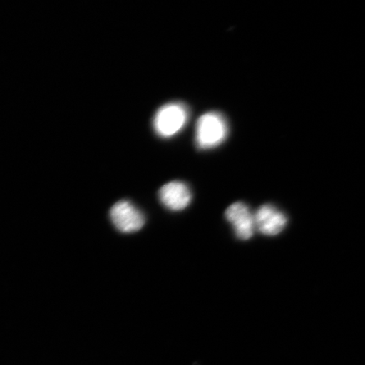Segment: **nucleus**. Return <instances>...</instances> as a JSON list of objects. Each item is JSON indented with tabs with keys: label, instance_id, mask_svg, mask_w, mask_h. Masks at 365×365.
<instances>
[{
	"label": "nucleus",
	"instance_id": "20e7f679",
	"mask_svg": "<svg viewBox=\"0 0 365 365\" xmlns=\"http://www.w3.org/2000/svg\"><path fill=\"white\" fill-rule=\"evenodd\" d=\"M227 221L234 228L237 238L248 240L252 238L255 230V215L247 205L235 202L228 207L225 212Z\"/></svg>",
	"mask_w": 365,
	"mask_h": 365
},
{
	"label": "nucleus",
	"instance_id": "f257e3e1",
	"mask_svg": "<svg viewBox=\"0 0 365 365\" xmlns=\"http://www.w3.org/2000/svg\"><path fill=\"white\" fill-rule=\"evenodd\" d=\"M228 135L227 121L222 113L209 112L200 116L195 127V143L202 150L222 144Z\"/></svg>",
	"mask_w": 365,
	"mask_h": 365
},
{
	"label": "nucleus",
	"instance_id": "f03ea898",
	"mask_svg": "<svg viewBox=\"0 0 365 365\" xmlns=\"http://www.w3.org/2000/svg\"><path fill=\"white\" fill-rule=\"evenodd\" d=\"M189 109L182 103L163 105L155 114L153 128L162 138H170L184 129L189 120Z\"/></svg>",
	"mask_w": 365,
	"mask_h": 365
},
{
	"label": "nucleus",
	"instance_id": "423d86ee",
	"mask_svg": "<svg viewBox=\"0 0 365 365\" xmlns=\"http://www.w3.org/2000/svg\"><path fill=\"white\" fill-rule=\"evenodd\" d=\"M254 215L255 230L263 235H278L287 225L285 214L270 204L262 205Z\"/></svg>",
	"mask_w": 365,
	"mask_h": 365
},
{
	"label": "nucleus",
	"instance_id": "39448f33",
	"mask_svg": "<svg viewBox=\"0 0 365 365\" xmlns=\"http://www.w3.org/2000/svg\"><path fill=\"white\" fill-rule=\"evenodd\" d=\"M159 200L164 207L172 212L182 211L192 200V192L188 185L182 181H172L159 190Z\"/></svg>",
	"mask_w": 365,
	"mask_h": 365
},
{
	"label": "nucleus",
	"instance_id": "7ed1b4c3",
	"mask_svg": "<svg viewBox=\"0 0 365 365\" xmlns=\"http://www.w3.org/2000/svg\"><path fill=\"white\" fill-rule=\"evenodd\" d=\"M110 218L117 230L125 234L140 230L145 222L144 214L127 200H121L113 205Z\"/></svg>",
	"mask_w": 365,
	"mask_h": 365
}]
</instances>
